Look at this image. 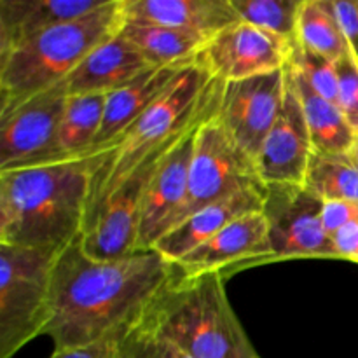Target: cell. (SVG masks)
<instances>
[{
	"label": "cell",
	"mask_w": 358,
	"mask_h": 358,
	"mask_svg": "<svg viewBox=\"0 0 358 358\" xmlns=\"http://www.w3.org/2000/svg\"><path fill=\"white\" fill-rule=\"evenodd\" d=\"M58 254L0 245V358L44 336Z\"/></svg>",
	"instance_id": "obj_6"
},
{
	"label": "cell",
	"mask_w": 358,
	"mask_h": 358,
	"mask_svg": "<svg viewBox=\"0 0 358 358\" xmlns=\"http://www.w3.org/2000/svg\"><path fill=\"white\" fill-rule=\"evenodd\" d=\"M112 358H191L164 336L147 327L143 322L126 327L114 338Z\"/></svg>",
	"instance_id": "obj_27"
},
{
	"label": "cell",
	"mask_w": 358,
	"mask_h": 358,
	"mask_svg": "<svg viewBox=\"0 0 358 358\" xmlns=\"http://www.w3.org/2000/svg\"><path fill=\"white\" fill-rule=\"evenodd\" d=\"M322 220L329 236L341 227L358 222V205L348 201H322Z\"/></svg>",
	"instance_id": "obj_31"
},
{
	"label": "cell",
	"mask_w": 358,
	"mask_h": 358,
	"mask_svg": "<svg viewBox=\"0 0 358 358\" xmlns=\"http://www.w3.org/2000/svg\"><path fill=\"white\" fill-rule=\"evenodd\" d=\"M196 59L163 66H150L124 87L108 93L107 101H105L103 124L98 133L94 150L107 149L119 136H122L126 129L131 128L156 101H159L168 93V90L177 83L178 77Z\"/></svg>",
	"instance_id": "obj_16"
},
{
	"label": "cell",
	"mask_w": 358,
	"mask_h": 358,
	"mask_svg": "<svg viewBox=\"0 0 358 358\" xmlns=\"http://www.w3.org/2000/svg\"><path fill=\"white\" fill-rule=\"evenodd\" d=\"M290 63L318 94L338 103V72L334 62L306 51L294 41Z\"/></svg>",
	"instance_id": "obj_28"
},
{
	"label": "cell",
	"mask_w": 358,
	"mask_h": 358,
	"mask_svg": "<svg viewBox=\"0 0 358 358\" xmlns=\"http://www.w3.org/2000/svg\"><path fill=\"white\" fill-rule=\"evenodd\" d=\"M108 0H0V55L58 24L101 9Z\"/></svg>",
	"instance_id": "obj_19"
},
{
	"label": "cell",
	"mask_w": 358,
	"mask_h": 358,
	"mask_svg": "<svg viewBox=\"0 0 358 358\" xmlns=\"http://www.w3.org/2000/svg\"><path fill=\"white\" fill-rule=\"evenodd\" d=\"M156 66L121 34L94 48L80 65L63 80L69 94H108Z\"/></svg>",
	"instance_id": "obj_17"
},
{
	"label": "cell",
	"mask_w": 358,
	"mask_h": 358,
	"mask_svg": "<svg viewBox=\"0 0 358 358\" xmlns=\"http://www.w3.org/2000/svg\"><path fill=\"white\" fill-rule=\"evenodd\" d=\"M201 121L196 122L178 138V142L164 154L150 177L143 194L142 213H140V250H150L154 243L173 226L184 206L189 192V171H191L192 149H194V135Z\"/></svg>",
	"instance_id": "obj_15"
},
{
	"label": "cell",
	"mask_w": 358,
	"mask_h": 358,
	"mask_svg": "<svg viewBox=\"0 0 358 358\" xmlns=\"http://www.w3.org/2000/svg\"><path fill=\"white\" fill-rule=\"evenodd\" d=\"M294 86L303 107L310 131L313 150L329 154H348L355 143L357 135L350 128L348 121L343 115L338 103L318 94L303 76L290 63Z\"/></svg>",
	"instance_id": "obj_21"
},
{
	"label": "cell",
	"mask_w": 358,
	"mask_h": 358,
	"mask_svg": "<svg viewBox=\"0 0 358 358\" xmlns=\"http://www.w3.org/2000/svg\"><path fill=\"white\" fill-rule=\"evenodd\" d=\"M122 2L58 24L0 55V112L62 84L94 48L119 31Z\"/></svg>",
	"instance_id": "obj_5"
},
{
	"label": "cell",
	"mask_w": 358,
	"mask_h": 358,
	"mask_svg": "<svg viewBox=\"0 0 358 358\" xmlns=\"http://www.w3.org/2000/svg\"><path fill=\"white\" fill-rule=\"evenodd\" d=\"M303 187L320 201H348L358 205V168L350 154L313 150Z\"/></svg>",
	"instance_id": "obj_25"
},
{
	"label": "cell",
	"mask_w": 358,
	"mask_h": 358,
	"mask_svg": "<svg viewBox=\"0 0 358 358\" xmlns=\"http://www.w3.org/2000/svg\"><path fill=\"white\" fill-rule=\"evenodd\" d=\"M105 149L0 171V245L59 254L79 240Z\"/></svg>",
	"instance_id": "obj_2"
},
{
	"label": "cell",
	"mask_w": 358,
	"mask_h": 358,
	"mask_svg": "<svg viewBox=\"0 0 358 358\" xmlns=\"http://www.w3.org/2000/svg\"><path fill=\"white\" fill-rule=\"evenodd\" d=\"M296 42L306 51L338 62L350 52L336 17L332 0H303L297 17Z\"/></svg>",
	"instance_id": "obj_24"
},
{
	"label": "cell",
	"mask_w": 358,
	"mask_h": 358,
	"mask_svg": "<svg viewBox=\"0 0 358 358\" xmlns=\"http://www.w3.org/2000/svg\"><path fill=\"white\" fill-rule=\"evenodd\" d=\"M338 72V107L358 136V59L353 52H346L336 62Z\"/></svg>",
	"instance_id": "obj_29"
},
{
	"label": "cell",
	"mask_w": 358,
	"mask_h": 358,
	"mask_svg": "<svg viewBox=\"0 0 358 358\" xmlns=\"http://www.w3.org/2000/svg\"><path fill=\"white\" fill-rule=\"evenodd\" d=\"M264 191L266 189H248V191L227 196L208 206H203L201 210L185 217L177 226L168 229L154 243L152 250H156L157 254L163 255L168 262L173 264L178 259L215 236L234 219L248 212L262 210Z\"/></svg>",
	"instance_id": "obj_18"
},
{
	"label": "cell",
	"mask_w": 358,
	"mask_h": 358,
	"mask_svg": "<svg viewBox=\"0 0 358 358\" xmlns=\"http://www.w3.org/2000/svg\"><path fill=\"white\" fill-rule=\"evenodd\" d=\"M285 86L287 66L266 76L222 83L219 115L234 143L254 163L278 117Z\"/></svg>",
	"instance_id": "obj_12"
},
{
	"label": "cell",
	"mask_w": 358,
	"mask_h": 358,
	"mask_svg": "<svg viewBox=\"0 0 358 358\" xmlns=\"http://www.w3.org/2000/svg\"><path fill=\"white\" fill-rule=\"evenodd\" d=\"M350 156H352V159H353V163L357 164V168H358V136H357V140H355V143H353V147H352V150H350Z\"/></svg>",
	"instance_id": "obj_34"
},
{
	"label": "cell",
	"mask_w": 358,
	"mask_h": 358,
	"mask_svg": "<svg viewBox=\"0 0 358 358\" xmlns=\"http://www.w3.org/2000/svg\"><path fill=\"white\" fill-rule=\"evenodd\" d=\"M332 7L346 44L358 59V0H332Z\"/></svg>",
	"instance_id": "obj_30"
},
{
	"label": "cell",
	"mask_w": 358,
	"mask_h": 358,
	"mask_svg": "<svg viewBox=\"0 0 358 358\" xmlns=\"http://www.w3.org/2000/svg\"><path fill=\"white\" fill-rule=\"evenodd\" d=\"M114 357V339L77 348L55 350L51 358H112Z\"/></svg>",
	"instance_id": "obj_33"
},
{
	"label": "cell",
	"mask_w": 358,
	"mask_h": 358,
	"mask_svg": "<svg viewBox=\"0 0 358 358\" xmlns=\"http://www.w3.org/2000/svg\"><path fill=\"white\" fill-rule=\"evenodd\" d=\"M240 21L273 35L296 41L297 17L303 0H229Z\"/></svg>",
	"instance_id": "obj_26"
},
{
	"label": "cell",
	"mask_w": 358,
	"mask_h": 358,
	"mask_svg": "<svg viewBox=\"0 0 358 358\" xmlns=\"http://www.w3.org/2000/svg\"><path fill=\"white\" fill-rule=\"evenodd\" d=\"M311 156L313 143L294 86L289 62L282 108L262 143L255 163L262 185H303Z\"/></svg>",
	"instance_id": "obj_14"
},
{
	"label": "cell",
	"mask_w": 358,
	"mask_h": 358,
	"mask_svg": "<svg viewBox=\"0 0 358 358\" xmlns=\"http://www.w3.org/2000/svg\"><path fill=\"white\" fill-rule=\"evenodd\" d=\"M122 16L205 38L240 21L229 0H122Z\"/></svg>",
	"instance_id": "obj_20"
},
{
	"label": "cell",
	"mask_w": 358,
	"mask_h": 358,
	"mask_svg": "<svg viewBox=\"0 0 358 358\" xmlns=\"http://www.w3.org/2000/svg\"><path fill=\"white\" fill-rule=\"evenodd\" d=\"M248 189L266 187L259 178L254 161L227 133L217 105L196 129L189 171V192L173 226L203 206Z\"/></svg>",
	"instance_id": "obj_7"
},
{
	"label": "cell",
	"mask_w": 358,
	"mask_h": 358,
	"mask_svg": "<svg viewBox=\"0 0 358 358\" xmlns=\"http://www.w3.org/2000/svg\"><path fill=\"white\" fill-rule=\"evenodd\" d=\"M336 259L358 264V222L341 227L331 236Z\"/></svg>",
	"instance_id": "obj_32"
},
{
	"label": "cell",
	"mask_w": 358,
	"mask_h": 358,
	"mask_svg": "<svg viewBox=\"0 0 358 358\" xmlns=\"http://www.w3.org/2000/svg\"><path fill=\"white\" fill-rule=\"evenodd\" d=\"M66 98L62 83L0 112V171L63 157L58 133Z\"/></svg>",
	"instance_id": "obj_8"
},
{
	"label": "cell",
	"mask_w": 358,
	"mask_h": 358,
	"mask_svg": "<svg viewBox=\"0 0 358 358\" xmlns=\"http://www.w3.org/2000/svg\"><path fill=\"white\" fill-rule=\"evenodd\" d=\"M175 266L156 250L96 261L76 240L58 254L52 271L51 317L44 336L55 350L108 341L140 320Z\"/></svg>",
	"instance_id": "obj_1"
},
{
	"label": "cell",
	"mask_w": 358,
	"mask_h": 358,
	"mask_svg": "<svg viewBox=\"0 0 358 358\" xmlns=\"http://www.w3.org/2000/svg\"><path fill=\"white\" fill-rule=\"evenodd\" d=\"M220 90L222 83L198 59L191 63L168 93L105 149L91 182L86 224L147 161L170 149L189 128L210 114L219 105Z\"/></svg>",
	"instance_id": "obj_3"
},
{
	"label": "cell",
	"mask_w": 358,
	"mask_h": 358,
	"mask_svg": "<svg viewBox=\"0 0 358 358\" xmlns=\"http://www.w3.org/2000/svg\"><path fill=\"white\" fill-rule=\"evenodd\" d=\"M119 34L128 38L156 66L196 59L208 42V38L201 35L157 23L126 20L124 16L119 27Z\"/></svg>",
	"instance_id": "obj_22"
},
{
	"label": "cell",
	"mask_w": 358,
	"mask_h": 358,
	"mask_svg": "<svg viewBox=\"0 0 358 358\" xmlns=\"http://www.w3.org/2000/svg\"><path fill=\"white\" fill-rule=\"evenodd\" d=\"M168 150L147 161L87 220L79 238L80 247L87 257L96 261H114L140 250L138 231L143 194L150 177Z\"/></svg>",
	"instance_id": "obj_11"
},
{
	"label": "cell",
	"mask_w": 358,
	"mask_h": 358,
	"mask_svg": "<svg viewBox=\"0 0 358 358\" xmlns=\"http://www.w3.org/2000/svg\"><path fill=\"white\" fill-rule=\"evenodd\" d=\"M269 224L262 210L248 212L220 229L198 248L173 262L182 275L222 273L224 276L257 266L271 264Z\"/></svg>",
	"instance_id": "obj_13"
},
{
	"label": "cell",
	"mask_w": 358,
	"mask_h": 358,
	"mask_svg": "<svg viewBox=\"0 0 358 358\" xmlns=\"http://www.w3.org/2000/svg\"><path fill=\"white\" fill-rule=\"evenodd\" d=\"M140 322L191 358H261L227 299L222 273L182 275L175 268Z\"/></svg>",
	"instance_id": "obj_4"
},
{
	"label": "cell",
	"mask_w": 358,
	"mask_h": 358,
	"mask_svg": "<svg viewBox=\"0 0 358 358\" xmlns=\"http://www.w3.org/2000/svg\"><path fill=\"white\" fill-rule=\"evenodd\" d=\"M294 41L236 21L208 38L198 62L220 83H236L285 69Z\"/></svg>",
	"instance_id": "obj_10"
},
{
	"label": "cell",
	"mask_w": 358,
	"mask_h": 358,
	"mask_svg": "<svg viewBox=\"0 0 358 358\" xmlns=\"http://www.w3.org/2000/svg\"><path fill=\"white\" fill-rule=\"evenodd\" d=\"M107 94H69L58 133V149L63 157L83 156L94 150L103 124Z\"/></svg>",
	"instance_id": "obj_23"
},
{
	"label": "cell",
	"mask_w": 358,
	"mask_h": 358,
	"mask_svg": "<svg viewBox=\"0 0 358 358\" xmlns=\"http://www.w3.org/2000/svg\"><path fill=\"white\" fill-rule=\"evenodd\" d=\"M262 213L269 224L273 262L336 259L322 220V201L303 185H268Z\"/></svg>",
	"instance_id": "obj_9"
}]
</instances>
